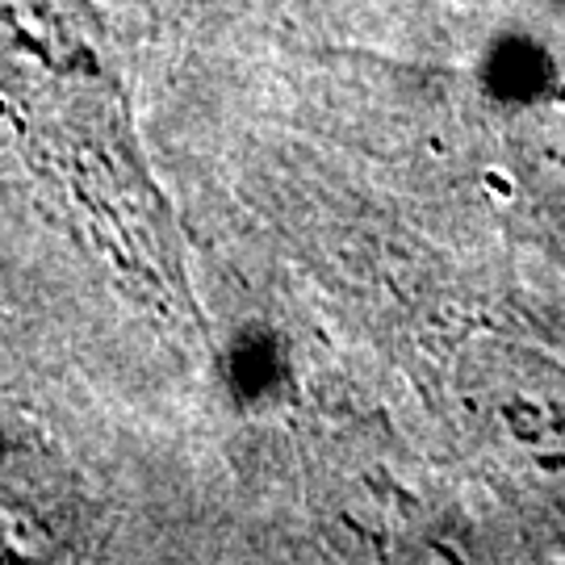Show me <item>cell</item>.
<instances>
[{"label":"cell","mask_w":565,"mask_h":565,"mask_svg":"<svg viewBox=\"0 0 565 565\" xmlns=\"http://www.w3.org/2000/svg\"><path fill=\"white\" fill-rule=\"evenodd\" d=\"M0 88L34 121V139L67 156L88 205L114 218V239L151 281L177 285V252L160 226L118 81L105 63L102 21L88 0H0Z\"/></svg>","instance_id":"obj_1"}]
</instances>
